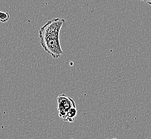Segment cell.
<instances>
[{
	"label": "cell",
	"mask_w": 151,
	"mask_h": 139,
	"mask_svg": "<svg viewBox=\"0 0 151 139\" xmlns=\"http://www.w3.org/2000/svg\"><path fill=\"white\" fill-rule=\"evenodd\" d=\"M65 23L63 18H55L48 21L39 30L40 43L48 54L55 59L63 54L60 42V33Z\"/></svg>",
	"instance_id": "1"
},
{
	"label": "cell",
	"mask_w": 151,
	"mask_h": 139,
	"mask_svg": "<svg viewBox=\"0 0 151 139\" xmlns=\"http://www.w3.org/2000/svg\"><path fill=\"white\" fill-rule=\"evenodd\" d=\"M116 139V138H113V139Z\"/></svg>",
	"instance_id": "6"
},
{
	"label": "cell",
	"mask_w": 151,
	"mask_h": 139,
	"mask_svg": "<svg viewBox=\"0 0 151 139\" xmlns=\"http://www.w3.org/2000/svg\"><path fill=\"white\" fill-rule=\"evenodd\" d=\"M77 115L76 107H73L67 112L66 115L63 118L64 121H68L70 123H73L75 121V118Z\"/></svg>",
	"instance_id": "3"
},
{
	"label": "cell",
	"mask_w": 151,
	"mask_h": 139,
	"mask_svg": "<svg viewBox=\"0 0 151 139\" xmlns=\"http://www.w3.org/2000/svg\"><path fill=\"white\" fill-rule=\"evenodd\" d=\"M140 1H142V2H144L145 3H146L149 5H151V0H140Z\"/></svg>",
	"instance_id": "5"
},
{
	"label": "cell",
	"mask_w": 151,
	"mask_h": 139,
	"mask_svg": "<svg viewBox=\"0 0 151 139\" xmlns=\"http://www.w3.org/2000/svg\"><path fill=\"white\" fill-rule=\"evenodd\" d=\"M57 103L59 116L62 119L65 116L67 112L70 109L76 106L74 101L65 94H61L58 96Z\"/></svg>",
	"instance_id": "2"
},
{
	"label": "cell",
	"mask_w": 151,
	"mask_h": 139,
	"mask_svg": "<svg viewBox=\"0 0 151 139\" xmlns=\"http://www.w3.org/2000/svg\"><path fill=\"white\" fill-rule=\"evenodd\" d=\"M10 19V15L8 12H2L0 11V21L6 23Z\"/></svg>",
	"instance_id": "4"
}]
</instances>
